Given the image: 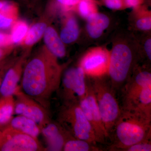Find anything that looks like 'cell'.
<instances>
[{"label": "cell", "instance_id": "obj_1", "mask_svg": "<svg viewBox=\"0 0 151 151\" xmlns=\"http://www.w3.org/2000/svg\"><path fill=\"white\" fill-rule=\"evenodd\" d=\"M63 68L56 57L43 49L25 66L21 88L49 111L52 96L60 86Z\"/></svg>", "mask_w": 151, "mask_h": 151}, {"label": "cell", "instance_id": "obj_2", "mask_svg": "<svg viewBox=\"0 0 151 151\" xmlns=\"http://www.w3.org/2000/svg\"><path fill=\"white\" fill-rule=\"evenodd\" d=\"M113 132L114 142L111 149L123 151L151 138V116L135 109H122Z\"/></svg>", "mask_w": 151, "mask_h": 151}, {"label": "cell", "instance_id": "obj_3", "mask_svg": "<svg viewBox=\"0 0 151 151\" xmlns=\"http://www.w3.org/2000/svg\"><path fill=\"white\" fill-rule=\"evenodd\" d=\"M104 75L90 77V80L103 124L110 137L122 108L116 97V91L111 86L110 79Z\"/></svg>", "mask_w": 151, "mask_h": 151}, {"label": "cell", "instance_id": "obj_4", "mask_svg": "<svg viewBox=\"0 0 151 151\" xmlns=\"http://www.w3.org/2000/svg\"><path fill=\"white\" fill-rule=\"evenodd\" d=\"M57 122L73 137L95 145L98 143L94 130L79 102H63L58 113Z\"/></svg>", "mask_w": 151, "mask_h": 151}, {"label": "cell", "instance_id": "obj_5", "mask_svg": "<svg viewBox=\"0 0 151 151\" xmlns=\"http://www.w3.org/2000/svg\"><path fill=\"white\" fill-rule=\"evenodd\" d=\"M134 61L133 52L127 45L119 43L113 47L110 53L108 73L115 91L124 86L131 77Z\"/></svg>", "mask_w": 151, "mask_h": 151}, {"label": "cell", "instance_id": "obj_6", "mask_svg": "<svg viewBox=\"0 0 151 151\" xmlns=\"http://www.w3.org/2000/svg\"><path fill=\"white\" fill-rule=\"evenodd\" d=\"M86 75L79 66L70 68L65 71L58 91L63 102H79L86 96Z\"/></svg>", "mask_w": 151, "mask_h": 151}, {"label": "cell", "instance_id": "obj_7", "mask_svg": "<svg viewBox=\"0 0 151 151\" xmlns=\"http://www.w3.org/2000/svg\"><path fill=\"white\" fill-rule=\"evenodd\" d=\"M14 98V113L32 119L40 129L51 121L48 110L29 97L18 86L13 94Z\"/></svg>", "mask_w": 151, "mask_h": 151}, {"label": "cell", "instance_id": "obj_8", "mask_svg": "<svg viewBox=\"0 0 151 151\" xmlns=\"http://www.w3.org/2000/svg\"><path fill=\"white\" fill-rule=\"evenodd\" d=\"M46 151L37 139L9 127L0 131V151Z\"/></svg>", "mask_w": 151, "mask_h": 151}, {"label": "cell", "instance_id": "obj_9", "mask_svg": "<svg viewBox=\"0 0 151 151\" xmlns=\"http://www.w3.org/2000/svg\"><path fill=\"white\" fill-rule=\"evenodd\" d=\"M86 96L79 100V105L94 130L98 143H104L110 137L103 124L90 80L86 79Z\"/></svg>", "mask_w": 151, "mask_h": 151}, {"label": "cell", "instance_id": "obj_10", "mask_svg": "<svg viewBox=\"0 0 151 151\" xmlns=\"http://www.w3.org/2000/svg\"><path fill=\"white\" fill-rule=\"evenodd\" d=\"M110 55V53L104 49H93L83 57L79 66L89 77L105 75L108 73Z\"/></svg>", "mask_w": 151, "mask_h": 151}, {"label": "cell", "instance_id": "obj_11", "mask_svg": "<svg viewBox=\"0 0 151 151\" xmlns=\"http://www.w3.org/2000/svg\"><path fill=\"white\" fill-rule=\"evenodd\" d=\"M136 72L124 85L122 109L132 108L142 90L151 85L150 72L145 70Z\"/></svg>", "mask_w": 151, "mask_h": 151}, {"label": "cell", "instance_id": "obj_12", "mask_svg": "<svg viewBox=\"0 0 151 151\" xmlns=\"http://www.w3.org/2000/svg\"><path fill=\"white\" fill-rule=\"evenodd\" d=\"M47 145L46 151H63L65 142L72 136L58 122L51 121L41 129Z\"/></svg>", "mask_w": 151, "mask_h": 151}, {"label": "cell", "instance_id": "obj_13", "mask_svg": "<svg viewBox=\"0 0 151 151\" xmlns=\"http://www.w3.org/2000/svg\"><path fill=\"white\" fill-rule=\"evenodd\" d=\"M24 59L14 63L6 71L0 85V97L13 95L22 72Z\"/></svg>", "mask_w": 151, "mask_h": 151}, {"label": "cell", "instance_id": "obj_14", "mask_svg": "<svg viewBox=\"0 0 151 151\" xmlns=\"http://www.w3.org/2000/svg\"><path fill=\"white\" fill-rule=\"evenodd\" d=\"M87 20V32L90 37L94 39L100 37L110 24L109 18L104 14L99 13L92 14Z\"/></svg>", "mask_w": 151, "mask_h": 151}, {"label": "cell", "instance_id": "obj_15", "mask_svg": "<svg viewBox=\"0 0 151 151\" xmlns=\"http://www.w3.org/2000/svg\"><path fill=\"white\" fill-rule=\"evenodd\" d=\"M7 127H12L37 139L41 133L40 127L35 121L22 115L13 117Z\"/></svg>", "mask_w": 151, "mask_h": 151}, {"label": "cell", "instance_id": "obj_16", "mask_svg": "<svg viewBox=\"0 0 151 151\" xmlns=\"http://www.w3.org/2000/svg\"><path fill=\"white\" fill-rule=\"evenodd\" d=\"M44 35L45 42L50 52L56 58L65 56V46L56 31L50 27H47Z\"/></svg>", "mask_w": 151, "mask_h": 151}, {"label": "cell", "instance_id": "obj_17", "mask_svg": "<svg viewBox=\"0 0 151 151\" xmlns=\"http://www.w3.org/2000/svg\"><path fill=\"white\" fill-rule=\"evenodd\" d=\"M13 95L0 97V131L8 126L14 114Z\"/></svg>", "mask_w": 151, "mask_h": 151}, {"label": "cell", "instance_id": "obj_18", "mask_svg": "<svg viewBox=\"0 0 151 151\" xmlns=\"http://www.w3.org/2000/svg\"><path fill=\"white\" fill-rule=\"evenodd\" d=\"M78 23L75 18L70 17L68 20L65 27L60 32V39L63 43H70L75 41L79 35Z\"/></svg>", "mask_w": 151, "mask_h": 151}, {"label": "cell", "instance_id": "obj_19", "mask_svg": "<svg viewBox=\"0 0 151 151\" xmlns=\"http://www.w3.org/2000/svg\"><path fill=\"white\" fill-rule=\"evenodd\" d=\"M63 151H102L96 145L83 140L71 137L65 142L63 146Z\"/></svg>", "mask_w": 151, "mask_h": 151}, {"label": "cell", "instance_id": "obj_20", "mask_svg": "<svg viewBox=\"0 0 151 151\" xmlns=\"http://www.w3.org/2000/svg\"><path fill=\"white\" fill-rule=\"evenodd\" d=\"M129 109L138 110L151 116V85L142 90L134 105Z\"/></svg>", "mask_w": 151, "mask_h": 151}, {"label": "cell", "instance_id": "obj_21", "mask_svg": "<svg viewBox=\"0 0 151 151\" xmlns=\"http://www.w3.org/2000/svg\"><path fill=\"white\" fill-rule=\"evenodd\" d=\"M47 25L44 22H38L33 25L27 33L26 44L32 45L37 42L44 34Z\"/></svg>", "mask_w": 151, "mask_h": 151}, {"label": "cell", "instance_id": "obj_22", "mask_svg": "<svg viewBox=\"0 0 151 151\" xmlns=\"http://www.w3.org/2000/svg\"><path fill=\"white\" fill-rule=\"evenodd\" d=\"M78 4V10L82 17L86 19L96 12L95 8L90 0H80Z\"/></svg>", "mask_w": 151, "mask_h": 151}, {"label": "cell", "instance_id": "obj_23", "mask_svg": "<svg viewBox=\"0 0 151 151\" xmlns=\"http://www.w3.org/2000/svg\"><path fill=\"white\" fill-rule=\"evenodd\" d=\"M27 30V26L24 23L20 22L17 24L13 31L12 41L14 43L20 41L26 35Z\"/></svg>", "mask_w": 151, "mask_h": 151}, {"label": "cell", "instance_id": "obj_24", "mask_svg": "<svg viewBox=\"0 0 151 151\" xmlns=\"http://www.w3.org/2000/svg\"><path fill=\"white\" fill-rule=\"evenodd\" d=\"M124 151H151V138L147 139L140 142L134 145L124 149Z\"/></svg>", "mask_w": 151, "mask_h": 151}, {"label": "cell", "instance_id": "obj_25", "mask_svg": "<svg viewBox=\"0 0 151 151\" xmlns=\"http://www.w3.org/2000/svg\"><path fill=\"white\" fill-rule=\"evenodd\" d=\"M138 28L143 30H149L151 28L150 17H144L139 19L136 23Z\"/></svg>", "mask_w": 151, "mask_h": 151}, {"label": "cell", "instance_id": "obj_26", "mask_svg": "<svg viewBox=\"0 0 151 151\" xmlns=\"http://www.w3.org/2000/svg\"><path fill=\"white\" fill-rule=\"evenodd\" d=\"M13 60H0V85L6 71L14 63Z\"/></svg>", "mask_w": 151, "mask_h": 151}, {"label": "cell", "instance_id": "obj_27", "mask_svg": "<svg viewBox=\"0 0 151 151\" xmlns=\"http://www.w3.org/2000/svg\"><path fill=\"white\" fill-rule=\"evenodd\" d=\"M104 1L106 6L112 9H119L122 7L121 0H104Z\"/></svg>", "mask_w": 151, "mask_h": 151}, {"label": "cell", "instance_id": "obj_28", "mask_svg": "<svg viewBox=\"0 0 151 151\" xmlns=\"http://www.w3.org/2000/svg\"><path fill=\"white\" fill-rule=\"evenodd\" d=\"M12 22V19L0 14V29L8 27Z\"/></svg>", "mask_w": 151, "mask_h": 151}, {"label": "cell", "instance_id": "obj_29", "mask_svg": "<svg viewBox=\"0 0 151 151\" xmlns=\"http://www.w3.org/2000/svg\"><path fill=\"white\" fill-rule=\"evenodd\" d=\"M62 5L70 6L78 4L80 0H55Z\"/></svg>", "mask_w": 151, "mask_h": 151}, {"label": "cell", "instance_id": "obj_30", "mask_svg": "<svg viewBox=\"0 0 151 151\" xmlns=\"http://www.w3.org/2000/svg\"><path fill=\"white\" fill-rule=\"evenodd\" d=\"M145 49L147 56L150 60H151V39H149L145 44Z\"/></svg>", "mask_w": 151, "mask_h": 151}, {"label": "cell", "instance_id": "obj_31", "mask_svg": "<svg viewBox=\"0 0 151 151\" xmlns=\"http://www.w3.org/2000/svg\"><path fill=\"white\" fill-rule=\"evenodd\" d=\"M9 38L6 35L0 33V46L8 43L10 40Z\"/></svg>", "mask_w": 151, "mask_h": 151}, {"label": "cell", "instance_id": "obj_32", "mask_svg": "<svg viewBox=\"0 0 151 151\" xmlns=\"http://www.w3.org/2000/svg\"><path fill=\"white\" fill-rule=\"evenodd\" d=\"M127 4L131 7H135L139 4V0H126Z\"/></svg>", "mask_w": 151, "mask_h": 151}, {"label": "cell", "instance_id": "obj_33", "mask_svg": "<svg viewBox=\"0 0 151 151\" xmlns=\"http://www.w3.org/2000/svg\"><path fill=\"white\" fill-rule=\"evenodd\" d=\"M6 3V2L4 0H0V11L2 10Z\"/></svg>", "mask_w": 151, "mask_h": 151}, {"label": "cell", "instance_id": "obj_34", "mask_svg": "<svg viewBox=\"0 0 151 151\" xmlns=\"http://www.w3.org/2000/svg\"><path fill=\"white\" fill-rule=\"evenodd\" d=\"M4 52L2 50L0 49V60L2 59L4 56Z\"/></svg>", "mask_w": 151, "mask_h": 151}, {"label": "cell", "instance_id": "obj_35", "mask_svg": "<svg viewBox=\"0 0 151 151\" xmlns=\"http://www.w3.org/2000/svg\"><path fill=\"white\" fill-rule=\"evenodd\" d=\"M22 1H26V0H22Z\"/></svg>", "mask_w": 151, "mask_h": 151}, {"label": "cell", "instance_id": "obj_36", "mask_svg": "<svg viewBox=\"0 0 151 151\" xmlns=\"http://www.w3.org/2000/svg\"><path fill=\"white\" fill-rule=\"evenodd\" d=\"M33 1H37V0H33Z\"/></svg>", "mask_w": 151, "mask_h": 151}]
</instances>
